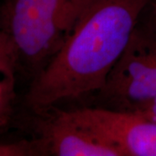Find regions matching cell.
<instances>
[{"label":"cell","mask_w":156,"mask_h":156,"mask_svg":"<svg viewBox=\"0 0 156 156\" xmlns=\"http://www.w3.org/2000/svg\"><path fill=\"white\" fill-rule=\"evenodd\" d=\"M8 45L7 38L2 27V23H1V19H0V50L4 47H5Z\"/></svg>","instance_id":"30bf717a"},{"label":"cell","mask_w":156,"mask_h":156,"mask_svg":"<svg viewBox=\"0 0 156 156\" xmlns=\"http://www.w3.org/2000/svg\"><path fill=\"white\" fill-rule=\"evenodd\" d=\"M93 0H4L3 30L17 76L29 83L64 44Z\"/></svg>","instance_id":"7a4b0ae2"},{"label":"cell","mask_w":156,"mask_h":156,"mask_svg":"<svg viewBox=\"0 0 156 156\" xmlns=\"http://www.w3.org/2000/svg\"><path fill=\"white\" fill-rule=\"evenodd\" d=\"M75 122L120 152L122 156H156V122L134 112L94 106L65 110Z\"/></svg>","instance_id":"277c9868"},{"label":"cell","mask_w":156,"mask_h":156,"mask_svg":"<svg viewBox=\"0 0 156 156\" xmlns=\"http://www.w3.org/2000/svg\"><path fill=\"white\" fill-rule=\"evenodd\" d=\"M150 0H93L64 44L30 83L23 105L38 115L104 86Z\"/></svg>","instance_id":"6da1fadb"},{"label":"cell","mask_w":156,"mask_h":156,"mask_svg":"<svg viewBox=\"0 0 156 156\" xmlns=\"http://www.w3.org/2000/svg\"><path fill=\"white\" fill-rule=\"evenodd\" d=\"M144 14L156 26V0H150L144 10Z\"/></svg>","instance_id":"9c48e42d"},{"label":"cell","mask_w":156,"mask_h":156,"mask_svg":"<svg viewBox=\"0 0 156 156\" xmlns=\"http://www.w3.org/2000/svg\"><path fill=\"white\" fill-rule=\"evenodd\" d=\"M131 112L139 114L149 120L156 122V97L140 104Z\"/></svg>","instance_id":"ba28073f"},{"label":"cell","mask_w":156,"mask_h":156,"mask_svg":"<svg viewBox=\"0 0 156 156\" xmlns=\"http://www.w3.org/2000/svg\"><path fill=\"white\" fill-rule=\"evenodd\" d=\"M90 106L131 112L156 97V26L141 13L126 48Z\"/></svg>","instance_id":"3957f363"},{"label":"cell","mask_w":156,"mask_h":156,"mask_svg":"<svg viewBox=\"0 0 156 156\" xmlns=\"http://www.w3.org/2000/svg\"><path fill=\"white\" fill-rule=\"evenodd\" d=\"M40 155H42V151L36 138L11 142H0V156Z\"/></svg>","instance_id":"52a82bcc"},{"label":"cell","mask_w":156,"mask_h":156,"mask_svg":"<svg viewBox=\"0 0 156 156\" xmlns=\"http://www.w3.org/2000/svg\"><path fill=\"white\" fill-rule=\"evenodd\" d=\"M31 115L35 138L43 155L122 156L114 147L76 124L58 107Z\"/></svg>","instance_id":"5b68a950"},{"label":"cell","mask_w":156,"mask_h":156,"mask_svg":"<svg viewBox=\"0 0 156 156\" xmlns=\"http://www.w3.org/2000/svg\"><path fill=\"white\" fill-rule=\"evenodd\" d=\"M17 68L9 44L0 50V128L11 121L16 99Z\"/></svg>","instance_id":"8992f818"}]
</instances>
